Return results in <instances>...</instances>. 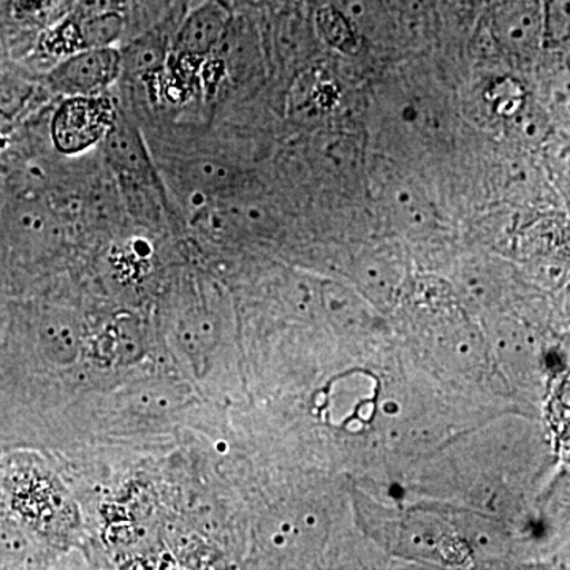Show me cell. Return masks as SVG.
Masks as SVG:
<instances>
[{
  "label": "cell",
  "instance_id": "cell-13",
  "mask_svg": "<svg viewBox=\"0 0 570 570\" xmlns=\"http://www.w3.org/2000/svg\"><path fill=\"white\" fill-rule=\"evenodd\" d=\"M309 2L322 3V2H328V0H309Z\"/></svg>",
  "mask_w": 570,
  "mask_h": 570
},
{
  "label": "cell",
  "instance_id": "cell-9",
  "mask_svg": "<svg viewBox=\"0 0 570 570\" xmlns=\"http://www.w3.org/2000/svg\"><path fill=\"white\" fill-rule=\"evenodd\" d=\"M127 28L130 24L138 33L149 31L168 20V14L179 6L181 0H126Z\"/></svg>",
  "mask_w": 570,
  "mask_h": 570
},
{
  "label": "cell",
  "instance_id": "cell-1",
  "mask_svg": "<svg viewBox=\"0 0 570 570\" xmlns=\"http://www.w3.org/2000/svg\"><path fill=\"white\" fill-rule=\"evenodd\" d=\"M115 112L100 96L67 97L52 118L51 135L56 148L67 156L85 153L104 140Z\"/></svg>",
  "mask_w": 570,
  "mask_h": 570
},
{
  "label": "cell",
  "instance_id": "cell-8",
  "mask_svg": "<svg viewBox=\"0 0 570 570\" xmlns=\"http://www.w3.org/2000/svg\"><path fill=\"white\" fill-rule=\"evenodd\" d=\"M328 3L346 18L354 31L373 33L385 17L382 0H328Z\"/></svg>",
  "mask_w": 570,
  "mask_h": 570
},
{
  "label": "cell",
  "instance_id": "cell-2",
  "mask_svg": "<svg viewBox=\"0 0 570 570\" xmlns=\"http://www.w3.org/2000/svg\"><path fill=\"white\" fill-rule=\"evenodd\" d=\"M122 70L121 52L112 47L71 52L48 75L55 92L66 97L100 96Z\"/></svg>",
  "mask_w": 570,
  "mask_h": 570
},
{
  "label": "cell",
  "instance_id": "cell-12",
  "mask_svg": "<svg viewBox=\"0 0 570 570\" xmlns=\"http://www.w3.org/2000/svg\"><path fill=\"white\" fill-rule=\"evenodd\" d=\"M31 94L32 88L28 82L9 75H0V112L2 115H14Z\"/></svg>",
  "mask_w": 570,
  "mask_h": 570
},
{
  "label": "cell",
  "instance_id": "cell-6",
  "mask_svg": "<svg viewBox=\"0 0 570 570\" xmlns=\"http://www.w3.org/2000/svg\"><path fill=\"white\" fill-rule=\"evenodd\" d=\"M127 31L126 14L112 10L104 13L89 14L78 22V40L80 50L85 48L112 47Z\"/></svg>",
  "mask_w": 570,
  "mask_h": 570
},
{
  "label": "cell",
  "instance_id": "cell-3",
  "mask_svg": "<svg viewBox=\"0 0 570 570\" xmlns=\"http://www.w3.org/2000/svg\"><path fill=\"white\" fill-rule=\"evenodd\" d=\"M494 40L510 55L527 58L543 48V0H498L490 13Z\"/></svg>",
  "mask_w": 570,
  "mask_h": 570
},
{
  "label": "cell",
  "instance_id": "cell-4",
  "mask_svg": "<svg viewBox=\"0 0 570 570\" xmlns=\"http://www.w3.org/2000/svg\"><path fill=\"white\" fill-rule=\"evenodd\" d=\"M232 22L234 13L224 0H206L184 17L174 51L183 58H204L227 39Z\"/></svg>",
  "mask_w": 570,
  "mask_h": 570
},
{
  "label": "cell",
  "instance_id": "cell-11",
  "mask_svg": "<svg viewBox=\"0 0 570 570\" xmlns=\"http://www.w3.org/2000/svg\"><path fill=\"white\" fill-rule=\"evenodd\" d=\"M183 178L189 184L198 186H217V184H228L227 168L223 165L209 163V160H190L183 165Z\"/></svg>",
  "mask_w": 570,
  "mask_h": 570
},
{
  "label": "cell",
  "instance_id": "cell-10",
  "mask_svg": "<svg viewBox=\"0 0 570 570\" xmlns=\"http://www.w3.org/2000/svg\"><path fill=\"white\" fill-rule=\"evenodd\" d=\"M570 0H543V47H561L569 40Z\"/></svg>",
  "mask_w": 570,
  "mask_h": 570
},
{
  "label": "cell",
  "instance_id": "cell-5",
  "mask_svg": "<svg viewBox=\"0 0 570 570\" xmlns=\"http://www.w3.org/2000/svg\"><path fill=\"white\" fill-rule=\"evenodd\" d=\"M102 142L105 163L121 181H156L151 159L140 132L118 111Z\"/></svg>",
  "mask_w": 570,
  "mask_h": 570
},
{
  "label": "cell",
  "instance_id": "cell-7",
  "mask_svg": "<svg viewBox=\"0 0 570 570\" xmlns=\"http://www.w3.org/2000/svg\"><path fill=\"white\" fill-rule=\"evenodd\" d=\"M121 56L122 67H127L135 73L156 70L165 56V40L159 33V26L138 33L137 39L127 48L126 55Z\"/></svg>",
  "mask_w": 570,
  "mask_h": 570
}]
</instances>
